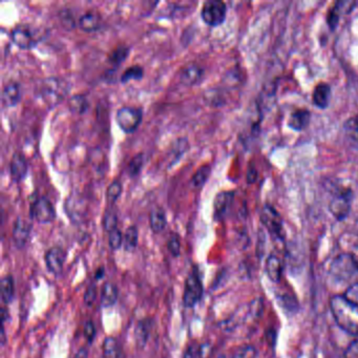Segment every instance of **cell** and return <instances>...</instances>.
<instances>
[{"label":"cell","instance_id":"6da1fadb","mask_svg":"<svg viewBox=\"0 0 358 358\" xmlns=\"http://www.w3.org/2000/svg\"><path fill=\"white\" fill-rule=\"evenodd\" d=\"M330 308L337 324L345 332L358 337V306L343 295H334L330 299Z\"/></svg>","mask_w":358,"mask_h":358},{"label":"cell","instance_id":"7a4b0ae2","mask_svg":"<svg viewBox=\"0 0 358 358\" xmlns=\"http://www.w3.org/2000/svg\"><path fill=\"white\" fill-rule=\"evenodd\" d=\"M330 273L341 282H349V286L358 282V257L352 253L338 255L331 263Z\"/></svg>","mask_w":358,"mask_h":358},{"label":"cell","instance_id":"3957f363","mask_svg":"<svg viewBox=\"0 0 358 358\" xmlns=\"http://www.w3.org/2000/svg\"><path fill=\"white\" fill-rule=\"evenodd\" d=\"M68 92V83L58 77H48L39 85V95L50 108L60 103L66 98Z\"/></svg>","mask_w":358,"mask_h":358},{"label":"cell","instance_id":"277c9868","mask_svg":"<svg viewBox=\"0 0 358 358\" xmlns=\"http://www.w3.org/2000/svg\"><path fill=\"white\" fill-rule=\"evenodd\" d=\"M227 6L222 0H207L201 9V18L209 27H219L225 22Z\"/></svg>","mask_w":358,"mask_h":358},{"label":"cell","instance_id":"5b68a950","mask_svg":"<svg viewBox=\"0 0 358 358\" xmlns=\"http://www.w3.org/2000/svg\"><path fill=\"white\" fill-rule=\"evenodd\" d=\"M143 119V110L135 106H122L116 114V122L125 134H131L138 129Z\"/></svg>","mask_w":358,"mask_h":358},{"label":"cell","instance_id":"8992f818","mask_svg":"<svg viewBox=\"0 0 358 358\" xmlns=\"http://www.w3.org/2000/svg\"><path fill=\"white\" fill-rule=\"evenodd\" d=\"M261 221L274 241L280 243L284 242V227H282V217L273 207L269 206V205L264 206L263 210H262Z\"/></svg>","mask_w":358,"mask_h":358},{"label":"cell","instance_id":"52a82bcc","mask_svg":"<svg viewBox=\"0 0 358 358\" xmlns=\"http://www.w3.org/2000/svg\"><path fill=\"white\" fill-rule=\"evenodd\" d=\"M30 217L38 223H51L56 217L55 207L47 196H38L31 203Z\"/></svg>","mask_w":358,"mask_h":358},{"label":"cell","instance_id":"ba28073f","mask_svg":"<svg viewBox=\"0 0 358 358\" xmlns=\"http://www.w3.org/2000/svg\"><path fill=\"white\" fill-rule=\"evenodd\" d=\"M203 284L198 272L192 271L186 278L184 286L183 303L186 308H194L203 296Z\"/></svg>","mask_w":358,"mask_h":358},{"label":"cell","instance_id":"9c48e42d","mask_svg":"<svg viewBox=\"0 0 358 358\" xmlns=\"http://www.w3.org/2000/svg\"><path fill=\"white\" fill-rule=\"evenodd\" d=\"M352 198H353V194H352L351 189H341L334 194L331 199L329 209L338 221H343L349 215L350 210H351Z\"/></svg>","mask_w":358,"mask_h":358},{"label":"cell","instance_id":"30bf717a","mask_svg":"<svg viewBox=\"0 0 358 358\" xmlns=\"http://www.w3.org/2000/svg\"><path fill=\"white\" fill-rule=\"evenodd\" d=\"M12 41L14 45L22 50H30L37 43L34 34L31 31L30 27L26 24H17L12 29L10 33Z\"/></svg>","mask_w":358,"mask_h":358},{"label":"cell","instance_id":"8fae6325","mask_svg":"<svg viewBox=\"0 0 358 358\" xmlns=\"http://www.w3.org/2000/svg\"><path fill=\"white\" fill-rule=\"evenodd\" d=\"M66 253L62 247H52L45 252V262L48 270L54 275H59L64 271Z\"/></svg>","mask_w":358,"mask_h":358},{"label":"cell","instance_id":"7c38bea8","mask_svg":"<svg viewBox=\"0 0 358 358\" xmlns=\"http://www.w3.org/2000/svg\"><path fill=\"white\" fill-rule=\"evenodd\" d=\"M31 231H32V224L30 222L22 217H18L15 220L13 229H12V238H13L14 244L18 249L24 248L28 244Z\"/></svg>","mask_w":358,"mask_h":358},{"label":"cell","instance_id":"4fadbf2b","mask_svg":"<svg viewBox=\"0 0 358 358\" xmlns=\"http://www.w3.org/2000/svg\"><path fill=\"white\" fill-rule=\"evenodd\" d=\"M204 73V69L199 66L198 64L192 62V64H186L180 71V83L182 85H186V87L199 85L203 80Z\"/></svg>","mask_w":358,"mask_h":358},{"label":"cell","instance_id":"5bb4252c","mask_svg":"<svg viewBox=\"0 0 358 358\" xmlns=\"http://www.w3.org/2000/svg\"><path fill=\"white\" fill-rule=\"evenodd\" d=\"M28 173V162L22 152H14L10 161V176L14 182H20Z\"/></svg>","mask_w":358,"mask_h":358},{"label":"cell","instance_id":"9a60e30c","mask_svg":"<svg viewBox=\"0 0 358 358\" xmlns=\"http://www.w3.org/2000/svg\"><path fill=\"white\" fill-rule=\"evenodd\" d=\"M234 198V192H222L215 196V201H213V210H215L213 217L215 220H221L225 217L231 206Z\"/></svg>","mask_w":358,"mask_h":358},{"label":"cell","instance_id":"2e32d148","mask_svg":"<svg viewBox=\"0 0 358 358\" xmlns=\"http://www.w3.org/2000/svg\"><path fill=\"white\" fill-rule=\"evenodd\" d=\"M22 99V90L20 83L10 81L3 87L1 92V101L6 108H13L17 106Z\"/></svg>","mask_w":358,"mask_h":358},{"label":"cell","instance_id":"e0dca14e","mask_svg":"<svg viewBox=\"0 0 358 358\" xmlns=\"http://www.w3.org/2000/svg\"><path fill=\"white\" fill-rule=\"evenodd\" d=\"M102 18L98 12L87 11L78 20L79 28L87 33L96 32L101 28Z\"/></svg>","mask_w":358,"mask_h":358},{"label":"cell","instance_id":"ac0fdd59","mask_svg":"<svg viewBox=\"0 0 358 358\" xmlns=\"http://www.w3.org/2000/svg\"><path fill=\"white\" fill-rule=\"evenodd\" d=\"M331 96H332V90L330 85L328 83H320L316 85L312 94V101L314 106L324 110L330 103Z\"/></svg>","mask_w":358,"mask_h":358},{"label":"cell","instance_id":"d6986e66","mask_svg":"<svg viewBox=\"0 0 358 358\" xmlns=\"http://www.w3.org/2000/svg\"><path fill=\"white\" fill-rule=\"evenodd\" d=\"M310 120H311V114H310L309 110H294V112L290 115V118H289V127L294 129V131H301L305 129L306 127H308Z\"/></svg>","mask_w":358,"mask_h":358},{"label":"cell","instance_id":"ffe728a7","mask_svg":"<svg viewBox=\"0 0 358 358\" xmlns=\"http://www.w3.org/2000/svg\"><path fill=\"white\" fill-rule=\"evenodd\" d=\"M118 301V288L114 282H104L101 288L100 305L103 308L112 307Z\"/></svg>","mask_w":358,"mask_h":358},{"label":"cell","instance_id":"44dd1931","mask_svg":"<svg viewBox=\"0 0 358 358\" xmlns=\"http://www.w3.org/2000/svg\"><path fill=\"white\" fill-rule=\"evenodd\" d=\"M266 272L270 280L278 282L282 278V265L280 257L275 255H270L266 259Z\"/></svg>","mask_w":358,"mask_h":358},{"label":"cell","instance_id":"7402d4cb","mask_svg":"<svg viewBox=\"0 0 358 358\" xmlns=\"http://www.w3.org/2000/svg\"><path fill=\"white\" fill-rule=\"evenodd\" d=\"M150 229L154 234H160L166 228L167 219L165 211L160 207L152 209L150 215Z\"/></svg>","mask_w":358,"mask_h":358},{"label":"cell","instance_id":"603a6c76","mask_svg":"<svg viewBox=\"0 0 358 358\" xmlns=\"http://www.w3.org/2000/svg\"><path fill=\"white\" fill-rule=\"evenodd\" d=\"M150 322L148 320H140L135 329V341L138 349H144L150 338Z\"/></svg>","mask_w":358,"mask_h":358},{"label":"cell","instance_id":"cb8c5ba5","mask_svg":"<svg viewBox=\"0 0 358 358\" xmlns=\"http://www.w3.org/2000/svg\"><path fill=\"white\" fill-rule=\"evenodd\" d=\"M0 292H1V301L5 305H9L13 301L14 293H15V284H14L13 276H3L0 282Z\"/></svg>","mask_w":358,"mask_h":358},{"label":"cell","instance_id":"d4e9b609","mask_svg":"<svg viewBox=\"0 0 358 358\" xmlns=\"http://www.w3.org/2000/svg\"><path fill=\"white\" fill-rule=\"evenodd\" d=\"M68 106L71 112L77 115H83L89 110L90 103L87 96L83 94H76L69 99Z\"/></svg>","mask_w":358,"mask_h":358},{"label":"cell","instance_id":"484cf974","mask_svg":"<svg viewBox=\"0 0 358 358\" xmlns=\"http://www.w3.org/2000/svg\"><path fill=\"white\" fill-rule=\"evenodd\" d=\"M138 243H139V231H138L137 226H129L124 234L123 248L127 252H134L137 248Z\"/></svg>","mask_w":358,"mask_h":358},{"label":"cell","instance_id":"4316f807","mask_svg":"<svg viewBox=\"0 0 358 358\" xmlns=\"http://www.w3.org/2000/svg\"><path fill=\"white\" fill-rule=\"evenodd\" d=\"M102 355H103V358H119L120 345L115 337H106L102 343Z\"/></svg>","mask_w":358,"mask_h":358},{"label":"cell","instance_id":"83f0119b","mask_svg":"<svg viewBox=\"0 0 358 358\" xmlns=\"http://www.w3.org/2000/svg\"><path fill=\"white\" fill-rule=\"evenodd\" d=\"M129 55V48L127 45H121L115 48L110 55H108V62L115 66H119Z\"/></svg>","mask_w":358,"mask_h":358},{"label":"cell","instance_id":"f1b7e54d","mask_svg":"<svg viewBox=\"0 0 358 358\" xmlns=\"http://www.w3.org/2000/svg\"><path fill=\"white\" fill-rule=\"evenodd\" d=\"M211 173V167L209 165H203L192 175L190 183L194 188H201L204 186Z\"/></svg>","mask_w":358,"mask_h":358},{"label":"cell","instance_id":"f546056e","mask_svg":"<svg viewBox=\"0 0 358 358\" xmlns=\"http://www.w3.org/2000/svg\"><path fill=\"white\" fill-rule=\"evenodd\" d=\"M144 76V69L139 64L131 66L122 73L120 77V81L122 83H127L131 80H141Z\"/></svg>","mask_w":358,"mask_h":358},{"label":"cell","instance_id":"4dcf8cb0","mask_svg":"<svg viewBox=\"0 0 358 358\" xmlns=\"http://www.w3.org/2000/svg\"><path fill=\"white\" fill-rule=\"evenodd\" d=\"M144 165V155L143 152H139V154L135 155L129 161V165H127V173L129 177L134 178L137 177L140 173H141L142 169Z\"/></svg>","mask_w":358,"mask_h":358},{"label":"cell","instance_id":"1f68e13d","mask_svg":"<svg viewBox=\"0 0 358 358\" xmlns=\"http://www.w3.org/2000/svg\"><path fill=\"white\" fill-rule=\"evenodd\" d=\"M117 225H118V215H117L116 211L113 208L106 209L103 220H102L103 229L110 234L113 230L117 229Z\"/></svg>","mask_w":358,"mask_h":358},{"label":"cell","instance_id":"d6a6232c","mask_svg":"<svg viewBox=\"0 0 358 358\" xmlns=\"http://www.w3.org/2000/svg\"><path fill=\"white\" fill-rule=\"evenodd\" d=\"M189 148V142H188L187 138H179L173 144V150H171V154L173 155V162L171 165L175 164Z\"/></svg>","mask_w":358,"mask_h":358},{"label":"cell","instance_id":"836d02e7","mask_svg":"<svg viewBox=\"0 0 358 358\" xmlns=\"http://www.w3.org/2000/svg\"><path fill=\"white\" fill-rule=\"evenodd\" d=\"M122 183L120 180H114L112 183L108 185V189H106V200L110 203H115L119 198H120L121 194H122Z\"/></svg>","mask_w":358,"mask_h":358},{"label":"cell","instance_id":"e575fe53","mask_svg":"<svg viewBox=\"0 0 358 358\" xmlns=\"http://www.w3.org/2000/svg\"><path fill=\"white\" fill-rule=\"evenodd\" d=\"M123 241H124V234L118 228L108 234V246L112 250H119L123 246Z\"/></svg>","mask_w":358,"mask_h":358},{"label":"cell","instance_id":"d590c367","mask_svg":"<svg viewBox=\"0 0 358 358\" xmlns=\"http://www.w3.org/2000/svg\"><path fill=\"white\" fill-rule=\"evenodd\" d=\"M345 135L358 144V119L352 118L345 123Z\"/></svg>","mask_w":358,"mask_h":358},{"label":"cell","instance_id":"8d00e7d4","mask_svg":"<svg viewBox=\"0 0 358 358\" xmlns=\"http://www.w3.org/2000/svg\"><path fill=\"white\" fill-rule=\"evenodd\" d=\"M167 249L173 257H178L181 253V240L178 234H173L167 241Z\"/></svg>","mask_w":358,"mask_h":358},{"label":"cell","instance_id":"74e56055","mask_svg":"<svg viewBox=\"0 0 358 358\" xmlns=\"http://www.w3.org/2000/svg\"><path fill=\"white\" fill-rule=\"evenodd\" d=\"M98 291L97 286L96 284L92 282L87 290H85V295H83V303L87 307H92L95 303L96 299H97Z\"/></svg>","mask_w":358,"mask_h":358},{"label":"cell","instance_id":"f35d334b","mask_svg":"<svg viewBox=\"0 0 358 358\" xmlns=\"http://www.w3.org/2000/svg\"><path fill=\"white\" fill-rule=\"evenodd\" d=\"M343 295L348 301H351L354 305L358 306V282L348 287L347 290L343 292Z\"/></svg>","mask_w":358,"mask_h":358},{"label":"cell","instance_id":"ab89813d","mask_svg":"<svg viewBox=\"0 0 358 358\" xmlns=\"http://www.w3.org/2000/svg\"><path fill=\"white\" fill-rule=\"evenodd\" d=\"M83 335H85V338H87L90 343L95 341L96 327L93 320L85 322V327H83Z\"/></svg>","mask_w":358,"mask_h":358},{"label":"cell","instance_id":"60d3db41","mask_svg":"<svg viewBox=\"0 0 358 358\" xmlns=\"http://www.w3.org/2000/svg\"><path fill=\"white\" fill-rule=\"evenodd\" d=\"M199 349H200V345L192 343V345H188L182 358H199Z\"/></svg>","mask_w":358,"mask_h":358},{"label":"cell","instance_id":"b9f144b4","mask_svg":"<svg viewBox=\"0 0 358 358\" xmlns=\"http://www.w3.org/2000/svg\"><path fill=\"white\" fill-rule=\"evenodd\" d=\"M213 345L210 343H203L199 349V358H209L213 354Z\"/></svg>","mask_w":358,"mask_h":358},{"label":"cell","instance_id":"7bdbcfd3","mask_svg":"<svg viewBox=\"0 0 358 358\" xmlns=\"http://www.w3.org/2000/svg\"><path fill=\"white\" fill-rule=\"evenodd\" d=\"M345 358H358V339L350 343L345 350Z\"/></svg>","mask_w":358,"mask_h":358},{"label":"cell","instance_id":"ee69618b","mask_svg":"<svg viewBox=\"0 0 358 358\" xmlns=\"http://www.w3.org/2000/svg\"><path fill=\"white\" fill-rule=\"evenodd\" d=\"M255 350L253 347H245L238 352L234 358H255Z\"/></svg>","mask_w":358,"mask_h":358},{"label":"cell","instance_id":"f6af8a7d","mask_svg":"<svg viewBox=\"0 0 358 358\" xmlns=\"http://www.w3.org/2000/svg\"><path fill=\"white\" fill-rule=\"evenodd\" d=\"M73 358H89V351L87 348H81Z\"/></svg>","mask_w":358,"mask_h":358},{"label":"cell","instance_id":"bcb514c9","mask_svg":"<svg viewBox=\"0 0 358 358\" xmlns=\"http://www.w3.org/2000/svg\"><path fill=\"white\" fill-rule=\"evenodd\" d=\"M103 275H104V268L103 267L99 268V269H98V271L96 272V278H97V280H100V278H103Z\"/></svg>","mask_w":358,"mask_h":358},{"label":"cell","instance_id":"7dc6e473","mask_svg":"<svg viewBox=\"0 0 358 358\" xmlns=\"http://www.w3.org/2000/svg\"><path fill=\"white\" fill-rule=\"evenodd\" d=\"M219 358H234L232 356L227 355V354H224V355L220 356Z\"/></svg>","mask_w":358,"mask_h":358}]
</instances>
